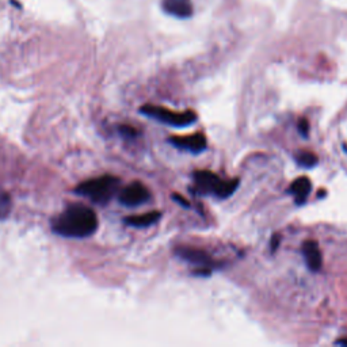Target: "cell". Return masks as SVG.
<instances>
[{
    "label": "cell",
    "mask_w": 347,
    "mask_h": 347,
    "mask_svg": "<svg viewBox=\"0 0 347 347\" xmlns=\"http://www.w3.org/2000/svg\"><path fill=\"white\" fill-rule=\"evenodd\" d=\"M297 129H298V133H300L302 137H308L309 135V122L305 118H301L300 121H298L297 124Z\"/></svg>",
    "instance_id": "cell-14"
},
{
    "label": "cell",
    "mask_w": 347,
    "mask_h": 347,
    "mask_svg": "<svg viewBox=\"0 0 347 347\" xmlns=\"http://www.w3.org/2000/svg\"><path fill=\"white\" fill-rule=\"evenodd\" d=\"M193 178L196 191L201 196L213 194L219 198H228L239 186V179L225 181L210 171H196Z\"/></svg>",
    "instance_id": "cell-2"
},
{
    "label": "cell",
    "mask_w": 347,
    "mask_h": 347,
    "mask_svg": "<svg viewBox=\"0 0 347 347\" xmlns=\"http://www.w3.org/2000/svg\"><path fill=\"white\" fill-rule=\"evenodd\" d=\"M53 232L71 239H85L98 229L97 213L84 205H74L53 220Z\"/></svg>",
    "instance_id": "cell-1"
},
{
    "label": "cell",
    "mask_w": 347,
    "mask_h": 347,
    "mask_svg": "<svg viewBox=\"0 0 347 347\" xmlns=\"http://www.w3.org/2000/svg\"><path fill=\"white\" fill-rule=\"evenodd\" d=\"M336 344H340V346H346L347 347V338L346 339H340L336 342Z\"/></svg>",
    "instance_id": "cell-18"
},
{
    "label": "cell",
    "mask_w": 347,
    "mask_h": 347,
    "mask_svg": "<svg viewBox=\"0 0 347 347\" xmlns=\"http://www.w3.org/2000/svg\"><path fill=\"white\" fill-rule=\"evenodd\" d=\"M311 181L307 177H301L290 185L288 193L292 194L297 205H302L311 193Z\"/></svg>",
    "instance_id": "cell-10"
},
{
    "label": "cell",
    "mask_w": 347,
    "mask_h": 347,
    "mask_svg": "<svg viewBox=\"0 0 347 347\" xmlns=\"http://www.w3.org/2000/svg\"><path fill=\"white\" fill-rule=\"evenodd\" d=\"M163 10L175 16V18H181L186 19L189 16L193 15V3L191 0H163Z\"/></svg>",
    "instance_id": "cell-9"
},
{
    "label": "cell",
    "mask_w": 347,
    "mask_h": 347,
    "mask_svg": "<svg viewBox=\"0 0 347 347\" xmlns=\"http://www.w3.org/2000/svg\"><path fill=\"white\" fill-rule=\"evenodd\" d=\"M149 190L140 182H133L125 189L121 190L120 202L127 208H135L149 201Z\"/></svg>",
    "instance_id": "cell-5"
},
{
    "label": "cell",
    "mask_w": 347,
    "mask_h": 347,
    "mask_svg": "<svg viewBox=\"0 0 347 347\" xmlns=\"http://www.w3.org/2000/svg\"><path fill=\"white\" fill-rule=\"evenodd\" d=\"M160 216H162V213L158 212V210H154V212L144 213V214H139V216L126 217V219H125V223H126L127 225H132V227L145 228L156 223V221L160 219Z\"/></svg>",
    "instance_id": "cell-11"
},
{
    "label": "cell",
    "mask_w": 347,
    "mask_h": 347,
    "mask_svg": "<svg viewBox=\"0 0 347 347\" xmlns=\"http://www.w3.org/2000/svg\"><path fill=\"white\" fill-rule=\"evenodd\" d=\"M11 212V200L4 190L0 189V220L7 219V216Z\"/></svg>",
    "instance_id": "cell-13"
},
{
    "label": "cell",
    "mask_w": 347,
    "mask_h": 347,
    "mask_svg": "<svg viewBox=\"0 0 347 347\" xmlns=\"http://www.w3.org/2000/svg\"><path fill=\"white\" fill-rule=\"evenodd\" d=\"M140 113L149 118H154L155 121H159L162 124L170 125L174 127L190 126L197 121V114L191 110L178 113L162 107V106H154V104H145L140 109Z\"/></svg>",
    "instance_id": "cell-4"
},
{
    "label": "cell",
    "mask_w": 347,
    "mask_h": 347,
    "mask_svg": "<svg viewBox=\"0 0 347 347\" xmlns=\"http://www.w3.org/2000/svg\"><path fill=\"white\" fill-rule=\"evenodd\" d=\"M120 132L125 136V137H135V136L137 135V132H136L135 127L126 126V125H125V126H121Z\"/></svg>",
    "instance_id": "cell-15"
},
{
    "label": "cell",
    "mask_w": 347,
    "mask_h": 347,
    "mask_svg": "<svg viewBox=\"0 0 347 347\" xmlns=\"http://www.w3.org/2000/svg\"><path fill=\"white\" fill-rule=\"evenodd\" d=\"M278 244H279V236H274L273 242H271V251H275L278 248Z\"/></svg>",
    "instance_id": "cell-16"
},
{
    "label": "cell",
    "mask_w": 347,
    "mask_h": 347,
    "mask_svg": "<svg viewBox=\"0 0 347 347\" xmlns=\"http://www.w3.org/2000/svg\"><path fill=\"white\" fill-rule=\"evenodd\" d=\"M302 255H304L305 262H307V266L308 269L316 273L321 269V265H323V258H321V251L319 244L315 240H307L302 244Z\"/></svg>",
    "instance_id": "cell-8"
},
{
    "label": "cell",
    "mask_w": 347,
    "mask_h": 347,
    "mask_svg": "<svg viewBox=\"0 0 347 347\" xmlns=\"http://www.w3.org/2000/svg\"><path fill=\"white\" fill-rule=\"evenodd\" d=\"M174 200L178 201V202H181V204H183V206H186V208H187V206H189V202H187V201L183 200V198H182V197H179V196H178V194H174Z\"/></svg>",
    "instance_id": "cell-17"
},
{
    "label": "cell",
    "mask_w": 347,
    "mask_h": 347,
    "mask_svg": "<svg viewBox=\"0 0 347 347\" xmlns=\"http://www.w3.org/2000/svg\"><path fill=\"white\" fill-rule=\"evenodd\" d=\"M168 143L178 149L187 150L193 154H200L206 149V137L204 133H196L191 136H174L168 139Z\"/></svg>",
    "instance_id": "cell-6"
},
{
    "label": "cell",
    "mask_w": 347,
    "mask_h": 347,
    "mask_svg": "<svg viewBox=\"0 0 347 347\" xmlns=\"http://www.w3.org/2000/svg\"><path fill=\"white\" fill-rule=\"evenodd\" d=\"M296 162H297V164L300 167L312 168V167L316 166L317 162H319V159H317L316 155L312 154V152H307V150H304V152H298V154L296 155Z\"/></svg>",
    "instance_id": "cell-12"
},
{
    "label": "cell",
    "mask_w": 347,
    "mask_h": 347,
    "mask_svg": "<svg viewBox=\"0 0 347 347\" xmlns=\"http://www.w3.org/2000/svg\"><path fill=\"white\" fill-rule=\"evenodd\" d=\"M120 186V179L112 175L94 178L79 185L75 191L83 197H87L95 204H107L113 196L117 193Z\"/></svg>",
    "instance_id": "cell-3"
},
{
    "label": "cell",
    "mask_w": 347,
    "mask_h": 347,
    "mask_svg": "<svg viewBox=\"0 0 347 347\" xmlns=\"http://www.w3.org/2000/svg\"><path fill=\"white\" fill-rule=\"evenodd\" d=\"M178 256H181L182 259H185L187 262H191L194 265H200L204 267H213L216 266V261H213V258L208 252H205L202 250L193 247H178L175 250Z\"/></svg>",
    "instance_id": "cell-7"
}]
</instances>
